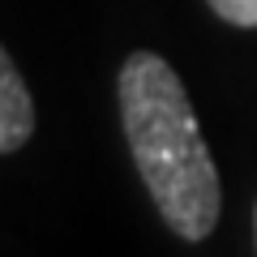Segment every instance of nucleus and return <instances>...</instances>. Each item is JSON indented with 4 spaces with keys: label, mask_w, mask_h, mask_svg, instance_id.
<instances>
[{
    "label": "nucleus",
    "mask_w": 257,
    "mask_h": 257,
    "mask_svg": "<svg viewBox=\"0 0 257 257\" xmlns=\"http://www.w3.org/2000/svg\"><path fill=\"white\" fill-rule=\"evenodd\" d=\"M120 120L142 180L180 240H206L219 223L223 189L202 124L176 69L155 52H133L116 77Z\"/></svg>",
    "instance_id": "obj_1"
},
{
    "label": "nucleus",
    "mask_w": 257,
    "mask_h": 257,
    "mask_svg": "<svg viewBox=\"0 0 257 257\" xmlns=\"http://www.w3.org/2000/svg\"><path fill=\"white\" fill-rule=\"evenodd\" d=\"M30 133H35V99H30L13 56L0 43V155L22 150Z\"/></svg>",
    "instance_id": "obj_2"
},
{
    "label": "nucleus",
    "mask_w": 257,
    "mask_h": 257,
    "mask_svg": "<svg viewBox=\"0 0 257 257\" xmlns=\"http://www.w3.org/2000/svg\"><path fill=\"white\" fill-rule=\"evenodd\" d=\"M223 22L231 26H244V30H257V0H206Z\"/></svg>",
    "instance_id": "obj_3"
},
{
    "label": "nucleus",
    "mask_w": 257,
    "mask_h": 257,
    "mask_svg": "<svg viewBox=\"0 0 257 257\" xmlns=\"http://www.w3.org/2000/svg\"><path fill=\"white\" fill-rule=\"evenodd\" d=\"M253 236H257V210H253Z\"/></svg>",
    "instance_id": "obj_4"
}]
</instances>
